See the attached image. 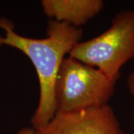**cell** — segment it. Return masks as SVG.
<instances>
[{
    "label": "cell",
    "mask_w": 134,
    "mask_h": 134,
    "mask_svg": "<svg viewBox=\"0 0 134 134\" xmlns=\"http://www.w3.org/2000/svg\"><path fill=\"white\" fill-rule=\"evenodd\" d=\"M0 46L16 48L30 59L35 67L40 83V99L31 121L33 129L48 124L56 113L54 90L58 74L66 54L81 42L83 31L73 25L52 20L48 23L47 36L43 39L30 38L19 35L12 22L0 18Z\"/></svg>",
    "instance_id": "cell-1"
},
{
    "label": "cell",
    "mask_w": 134,
    "mask_h": 134,
    "mask_svg": "<svg viewBox=\"0 0 134 134\" xmlns=\"http://www.w3.org/2000/svg\"><path fill=\"white\" fill-rule=\"evenodd\" d=\"M116 81L98 69L70 56L59 69L54 90L56 113H72L107 105Z\"/></svg>",
    "instance_id": "cell-2"
},
{
    "label": "cell",
    "mask_w": 134,
    "mask_h": 134,
    "mask_svg": "<svg viewBox=\"0 0 134 134\" xmlns=\"http://www.w3.org/2000/svg\"><path fill=\"white\" fill-rule=\"evenodd\" d=\"M69 56L96 67L117 81L121 69L134 58V9L120 12L107 31L77 43Z\"/></svg>",
    "instance_id": "cell-3"
},
{
    "label": "cell",
    "mask_w": 134,
    "mask_h": 134,
    "mask_svg": "<svg viewBox=\"0 0 134 134\" xmlns=\"http://www.w3.org/2000/svg\"><path fill=\"white\" fill-rule=\"evenodd\" d=\"M34 134H125L111 107L107 105L72 112L56 113Z\"/></svg>",
    "instance_id": "cell-4"
},
{
    "label": "cell",
    "mask_w": 134,
    "mask_h": 134,
    "mask_svg": "<svg viewBox=\"0 0 134 134\" xmlns=\"http://www.w3.org/2000/svg\"><path fill=\"white\" fill-rule=\"evenodd\" d=\"M44 14L61 23L78 28L86 23L104 8L100 0H43Z\"/></svg>",
    "instance_id": "cell-5"
},
{
    "label": "cell",
    "mask_w": 134,
    "mask_h": 134,
    "mask_svg": "<svg viewBox=\"0 0 134 134\" xmlns=\"http://www.w3.org/2000/svg\"><path fill=\"white\" fill-rule=\"evenodd\" d=\"M127 83L130 93L134 97V72L130 74L127 77Z\"/></svg>",
    "instance_id": "cell-6"
},
{
    "label": "cell",
    "mask_w": 134,
    "mask_h": 134,
    "mask_svg": "<svg viewBox=\"0 0 134 134\" xmlns=\"http://www.w3.org/2000/svg\"><path fill=\"white\" fill-rule=\"evenodd\" d=\"M17 134H34V130L30 127H24L19 130Z\"/></svg>",
    "instance_id": "cell-7"
}]
</instances>
